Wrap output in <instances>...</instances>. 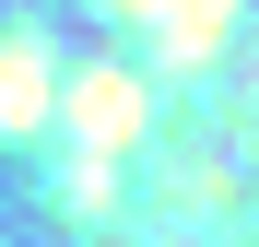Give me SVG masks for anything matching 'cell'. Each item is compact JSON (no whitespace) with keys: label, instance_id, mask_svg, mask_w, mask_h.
Here are the masks:
<instances>
[{"label":"cell","instance_id":"cell-1","mask_svg":"<svg viewBox=\"0 0 259 247\" xmlns=\"http://www.w3.org/2000/svg\"><path fill=\"white\" fill-rule=\"evenodd\" d=\"M153 118H165L153 71H130V59H82V71H59V130H71V153L130 165V153L153 141Z\"/></svg>","mask_w":259,"mask_h":247},{"label":"cell","instance_id":"cell-2","mask_svg":"<svg viewBox=\"0 0 259 247\" xmlns=\"http://www.w3.org/2000/svg\"><path fill=\"white\" fill-rule=\"evenodd\" d=\"M59 130V59L48 35H0V141H35Z\"/></svg>","mask_w":259,"mask_h":247},{"label":"cell","instance_id":"cell-3","mask_svg":"<svg viewBox=\"0 0 259 247\" xmlns=\"http://www.w3.org/2000/svg\"><path fill=\"white\" fill-rule=\"evenodd\" d=\"M118 12H142V24H153V47L177 59V71H200V59H224V35H236L247 0H118Z\"/></svg>","mask_w":259,"mask_h":247},{"label":"cell","instance_id":"cell-4","mask_svg":"<svg viewBox=\"0 0 259 247\" xmlns=\"http://www.w3.org/2000/svg\"><path fill=\"white\" fill-rule=\"evenodd\" d=\"M59 200H71V212H118V165L106 153H71L59 165Z\"/></svg>","mask_w":259,"mask_h":247}]
</instances>
